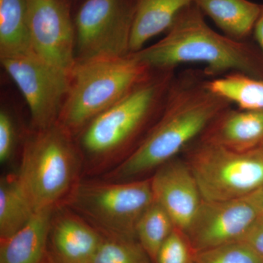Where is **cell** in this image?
Segmentation results:
<instances>
[{"instance_id":"cell-1","label":"cell","mask_w":263,"mask_h":263,"mask_svg":"<svg viewBox=\"0 0 263 263\" xmlns=\"http://www.w3.org/2000/svg\"><path fill=\"white\" fill-rule=\"evenodd\" d=\"M203 70L176 74L162 113L136 149L108 171V181L135 180L158 169L201 136L211 123L232 105L208 86Z\"/></svg>"},{"instance_id":"cell-2","label":"cell","mask_w":263,"mask_h":263,"mask_svg":"<svg viewBox=\"0 0 263 263\" xmlns=\"http://www.w3.org/2000/svg\"><path fill=\"white\" fill-rule=\"evenodd\" d=\"M135 53L151 68L201 64L210 79L238 72L263 80V57L259 48L248 41H236L216 32L194 3L180 12L160 41Z\"/></svg>"},{"instance_id":"cell-3","label":"cell","mask_w":263,"mask_h":263,"mask_svg":"<svg viewBox=\"0 0 263 263\" xmlns=\"http://www.w3.org/2000/svg\"><path fill=\"white\" fill-rule=\"evenodd\" d=\"M176 69H152L129 94L81 131L76 139L84 168L96 172L139 146L162 113Z\"/></svg>"},{"instance_id":"cell-4","label":"cell","mask_w":263,"mask_h":263,"mask_svg":"<svg viewBox=\"0 0 263 263\" xmlns=\"http://www.w3.org/2000/svg\"><path fill=\"white\" fill-rule=\"evenodd\" d=\"M83 169L76 138L57 123L29 133L15 176L36 212L62 205L80 181Z\"/></svg>"},{"instance_id":"cell-5","label":"cell","mask_w":263,"mask_h":263,"mask_svg":"<svg viewBox=\"0 0 263 263\" xmlns=\"http://www.w3.org/2000/svg\"><path fill=\"white\" fill-rule=\"evenodd\" d=\"M152 69L135 53L76 62L59 124L76 138L95 118L144 80Z\"/></svg>"},{"instance_id":"cell-6","label":"cell","mask_w":263,"mask_h":263,"mask_svg":"<svg viewBox=\"0 0 263 263\" xmlns=\"http://www.w3.org/2000/svg\"><path fill=\"white\" fill-rule=\"evenodd\" d=\"M154 201L151 179L80 180L62 205L104 236L133 240L137 223Z\"/></svg>"},{"instance_id":"cell-7","label":"cell","mask_w":263,"mask_h":263,"mask_svg":"<svg viewBox=\"0 0 263 263\" xmlns=\"http://www.w3.org/2000/svg\"><path fill=\"white\" fill-rule=\"evenodd\" d=\"M189 166L205 201L250 196L263 187V149L239 152L200 140Z\"/></svg>"},{"instance_id":"cell-8","label":"cell","mask_w":263,"mask_h":263,"mask_svg":"<svg viewBox=\"0 0 263 263\" xmlns=\"http://www.w3.org/2000/svg\"><path fill=\"white\" fill-rule=\"evenodd\" d=\"M135 0H84L75 18L76 61L130 53Z\"/></svg>"},{"instance_id":"cell-9","label":"cell","mask_w":263,"mask_h":263,"mask_svg":"<svg viewBox=\"0 0 263 263\" xmlns=\"http://www.w3.org/2000/svg\"><path fill=\"white\" fill-rule=\"evenodd\" d=\"M0 61L25 98L32 129H46L58 123L68 92V76L33 50L0 55Z\"/></svg>"},{"instance_id":"cell-10","label":"cell","mask_w":263,"mask_h":263,"mask_svg":"<svg viewBox=\"0 0 263 263\" xmlns=\"http://www.w3.org/2000/svg\"><path fill=\"white\" fill-rule=\"evenodd\" d=\"M31 46L70 78L75 67L76 29L68 0H27Z\"/></svg>"},{"instance_id":"cell-11","label":"cell","mask_w":263,"mask_h":263,"mask_svg":"<svg viewBox=\"0 0 263 263\" xmlns=\"http://www.w3.org/2000/svg\"><path fill=\"white\" fill-rule=\"evenodd\" d=\"M261 216L249 197L202 201L185 233L195 253L239 241Z\"/></svg>"},{"instance_id":"cell-12","label":"cell","mask_w":263,"mask_h":263,"mask_svg":"<svg viewBox=\"0 0 263 263\" xmlns=\"http://www.w3.org/2000/svg\"><path fill=\"white\" fill-rule=\"evenodd\" d=\"M151 182L155 200L168 214L175 228L185 234L203 201L190 166L170 160L157 169Z\"/></svg>"},{"instance_id":"cell-13","label":"cell","mask_w":263,"mask_h":263,"mask_svg":"<svg viewBox=\"0 0 263 263\" xmlns=\"http://www.w3.org/2000/svg\"><path fill=\"white\" fill-rule=\"evenodd\" d=\"M103 235L64 205L52 216L48 254L58 263H91Z\"/></svg>"},{"instance_id":"cell-14","label":"cell","mask_w":263,"mask_h":263,"mask_svg":"<svg viewBox=\"0 0 263 263\" xmlns=\"http://www.w3.org/2000/svg\"><path fill=\"white\" fill-rule=\"evenodd\" d=\"M201 140L239 152L258 148L263 141V110L230 107L211 123Z\"/></svg>"},{"instance_id":"cell-15","label":"cell","mask_w":263,"mask_h":263,"mask_svg":"<svg viewBox=\"0 0 263 263\" xmlns=\"http://www.w3.org/2000/svg\"><path fill=\"white\" fill-rule=\"evenodd\" d=\"M55 209L36 212L22 229L1 240L0 263L44 262L48 255L50 230Z\"/></svg>"},{"instance_id":"cell-16","label":"cell","mask_w":263,"mask_h":263,"mask_svg":"<svg viewBox=\"0 0 263 263\" xmlns=\"http://www.w3.org/2000/svg\"><path fill=\"white\" fill-rule=\"evenodd\" d=\"M193 0H135L130 53L145 47L149 40L165 33L180 12Z\"/></svg>"},{"instance_id":"cell-17","label":"cell","mask_w":263,"mask_h":263,"mask_svg":"<svg viewBox=\"0 0 263 263\" xmlns=\"http://www.w3.org/2000/svg\"><path fill=\"white\" fill-rule=\"evenodd\" d=\"M193 3L222 34L240 41H247L253 33L262 5L250 0H193Z\"/></svg>"},{"instance_id":"cell-18","label":"cell","mask_w":263,"mask_h":263,"mask_svg":"<svg viewBox=\"0 0 263 263\" xmlns=\"http://www.w3.org/2000/svg\"><path fill=\"white\" fill-rule=\"evenodd\" d=\"M29 50L27 0H0V55Z\"/></svg>"},{"instance_id":"cell-19","label":"cell","mask_w":263,"mask_h":263,"mask_svg":"<svg viewBox=\"0 0 263 263\" xmlns=\"http://www.w3.org/2000/svg\"><path fill=\"white\" fill-rule=\"evenodd\" d=\"M208 86L213 92L238 108L263 110V80L238 72L209 79Z\"/></svg>"},{"instance_id":"cell-20","label":"cell","mask_w":263,"mask_h":263,"mask_svg":"<svg viewBox=\"0 0 263 263\" xmlns=\"http://www.w3.org/2000/svg\"><path fill=\"white\" fill-rule=\"evenodd\" d=\"M30 205L15 176L0 181V239L10 238L22 229L34 215Z\"/></svg>"},{"instance_id":"cell-21","label":"cell","mask_w":263,"mask_h":263,"mask_svg":"<svg viewBox=\"0 0 263 263\" xmlns=\"http://www.w3.org/2000/svg\"><path fill=\"white\" fill-rule=\"evenodd\" d=\"M175 228L168 214L155 200L142 214L136 224V237L151 260L155 261L160 247Z\"/></svg>"},{"instance_id":"cell-22","label":"cell","mask_w":263,"mask_h":263,"mask_svg":"<svg viewBox=\"0 0 263 263\" xmlns=\"http://www.w3.org/2000/svg\"><path fill=\"white\" fill-rule=\"evenodd\" d=\"M146 254L134 240L104 236L91 263H147Z\"/></svg>"},{"instance_id":"cell-23","label":"cell","mask_w":263,"mask_h":263,"mask_svg":"<svg viewBox=\"0 0 263 263\" xmlns=\"http://www.w3.org/2000/svg\"><path fill=\"white\" fill-rule=\"evenodd\" d=\"M193 263H263V257L239 240L197 252Z\"/></svg>"},{"instance_id":"cell-24","label":"cell","mask_w":263,"mask_h":263,"mask_svg":"<svg viewBox=\"0 0 263 263\" xmlns=\"http://www.w3.org/2000/svg\"><path fill=\"white\" fill-rule=\"evenodd\" d=\"M195 254L186 235L175 228L160 247L154 263H193Z\"/></svg>"},{"instance_id":"cell-25","label":"cell","mask_w":263,"mask_h":263,"mask_svg":"<svg viewBox=\"0 0 263 263\" xmlns=\"http://www.w3.org/2000/svg\"><path fill=\"white\" fill-rule=\"evenodd\" d=\"M17 129L14 120L6 110L0 111V162L11 160L17 145Z\"/></svg>"},{"instance_id":"cell-26","label":"cell","mask_w":263,"mask_h":263,"mask_svg":"<svg viewBox=\"0 0 263 263\" xmlns=\"http://www.w3.org/2000/svg\"><path fill=\"white\" fill-rule=\"evenodd\" d=\"M240 240L250 246L263 257V216H259Z\"/></svg>"},{"instance_id":"cell-27","label":"cell","mask_w":263,"mask_h":263,"mask_svg":"<svg viewBox=\"0 0 263 263\" xmlns=\"http://www.w3.org/2000/svg\"><path fill=\"white\" fill-rule=\"evenodd\" d=\"M254 36L257 43L259 49L263 57V5H261V11L254 28Z\"/></svg>"},{"instance_id":"cell-28","label":"cell","mask_w":263,"mask_h":263,"mask_svg":"<svg viewBox=\"0 0 263 263\" xmlns=\"http://www.w3.org/2000/svg\"><path fill=\"white\" fill-rule=\"evenodd\" d=\"M247 197H249L251 201L253 202L260 215L263 216V187Z\"/></svg>"},{"instance_id":"cell-29","label":"cell","mask_w":263,"mask_h":263,"mask_svg":"<svg viewBox=\"0 0 263 263\" xmlns=\"http://www.w3.org/2000/svg\"><path fill=\"white\" fill-rule=\"evenodd\" d=\"M43 263H58L57 262V261H55L54 259L52 258L51 256L49 255V254H48L47 258H46V260H45V262Z\"/></svg>"},{"instance_id":"cell-30","label":"cell","mask_w":263,"mask_h":263,"mask_svg":"<svg viewBox=\"0 0 263 263\" xmlns=\"http://www.w3.org/2000/svg\"><path fill=\"white\" fill-rule=\"evenodd\" d=\"M259 147H260V148H262L263 149V141H262V143H261V145H260V146H259Z\"/></svg>"}]
</instances>
